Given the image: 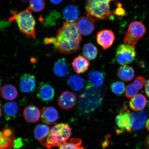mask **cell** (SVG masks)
I'll return each mask as SVG.
<instances>
[{
  "label": "cell",
  "instance_id": "8d00e7d4",
  "mask_svg": "<svg viewBox=\"0 0 149 149\" xmlns=\"http://www.w3.org/2000/svg\"><path fill=\"white\" fill-rule=\"evenodd\" d=\"M145 91L147 96L149 97V79L146 81L145 83Z\"/></svg>",
  "mask_w": 149,
  "mask_h": 149
},
{
  "label": "cell",
  "instance_id": "83f0119b",
  "mask_svg": "<svg viewBox=\"0 0 149 149\" xmlns=\"http://www.w3.org/2000/svg\"><path fill=\"white\" fill-rule=\"evenodd\" d=\"M51 128L46 125L39 124L34 128V134L35 138L37 140L42 141L45 139L49 134Z\"/></svg>",
  "mask_w": 149,
  "mask_h": 149
},
{
  "label": "cell",
  "instance_id": "e575fe53",
  "mask_svg": "<svg viewBox=\"0 0 149 149\" xmlns=\"http://www.w3.org/2000/svg\"><path fill=\"white\" fill-rule=\"evenodd\" d=\"M11 22L8 21H0V31L3 30V29H5L11 24Z\"/></svg>",
  "mask_w": 149,
  "mask_h": 149
},
{
  "label": "cell",
  "instance_id": "ab89813d",
  "mask_svg": "<svg viewBox=\"0 0 149 149\" xmlns=\"http://www.w3.org/2000/svg\"><path fill=\"white\" fill-rule=\"evenodd\" d=\"M145 127L149 132V118L146 121V124H145Z\"/></svg>",
  "mask_w": 149,
  "mask_h": 149
},
{
  "label": "cell",
  "instance_id": "3957f363",
  "mask_svg": "<svg viewBox=\"0 0 149 149\" xmlns=\"http://www.w3.org/2000/svg\"><path fill=\"white\" fill-rule=\"evenodd\" d=\"M9 21H15L20 31L29 39L36 38L35 26L36 22L29 7L25 10L20 12L14 11Z\"/></svg>",
  "mask_w": 149,
  "mask_h": 149
},
{
  "label": "cell",
  "instance_id": "6da1fadb",
  "mask_svg": "<svg viewBox=\"0 0 149 149\" xmlns=\"http://www.w3.org/2000/svg\"><path fill=\"white\" fill-rule=\"evenodd\" d=\"M81 40L76 22L66 21L58 31L53 44L59 53L69 55L79 51Z\"/></svg>",
  "mask_w": 149,
  "mask_h": 149
},
{
  "label": "cell",
  "instance_id": "277c9868",
  "mask_svg": "<svg viewBox=\"0 0 149 149\" xmlns=\"http://www.w3.org/2000/svg\"><path fill=\"white\" fill-rule=\"evenodd\" d=\"M117 0H86V13L94 21L106 20L113 17L110 3Z\"/></svg>",
  "mask_w": 149,
  "mask_h": 149
},
{
  "label": "cell",
  "instance_id": "484cf974",
  "mask_svg": "<svg viewBox=\"0 0 149 149\" xmlns=\"http://www.w3.org/2000/svg\"><path fill=\"white\" fill-rule=\"evenodd\" d=\"M68 83L72 90L78 92L81 90L84 85V81L81 76L72 74L68 78Z\"/></svg>",
  "mask_w": 149,
  "mask_h": 149
},
{
  "label": "cell",
  "instance_id": "f35d334b",
  "mask_svg": "<svg viewBox=\"0 0 149 149\" xmlns=\"http://www.w3.org/2000/svg\"><path fill=\"white\" fill-rule=\"evenodd\" d=\"M52 3L55 4H58L62 2L63 0H50Z\"/></svg>",
  "mask_w": 149,
  "mask_h": 149
},
{
  "label": "cell",
  "instance_id": "9c48e42d",
  "mask_svg": "<svg viewBox=\"0 0 149 149\" xmlns=\"http://www.w3.org/2000/svg\"><path fill=\"white\" fill-rule=\"evenodd\" d=\"M76 23L80 34L84 36L91 34L95 28V21L88 17L81 16L78 19Z\"/></svg>",
  "mask_w": 149,
  "mask_h": 149
},
{
  "label": "cell",
  "instance_id": "8fae6325",
  "mask_svg": "<svg viewBox=\"0 0 149 149\" xmlns=\"http://www.w3.org/2000/svg\"><path fill=\"white\" fill-rule=\"evenodd\" d=\"M55 94L53 87L49 84L42 82L38 87L37 97L41 101L47 103L53 100Z\"/></svg>",
  "mask_w": 149,
  "mask_h": 149
},
{
  "label": "cell",
  "instance_id": "d4e9b609",
  "mask_svg": "<svg viewBox=\"0 0 149 149\" xmlns=\"http://www.w3.org/2000/svg\"><path fill=\"white\" fill-rule=\"evenodd\" d=\"M88 80L91 86L98 87L103 85L105 80V75L101 72L92 71L89 74Z\"/></svg>",
  "mask_w": 149,
  "mask_h": 149
},
{
  "label": "cell",
  "instance_id": "7a4b0ae2",
  "mask_svg": "<svg viewBox=\"0 0 149 149\" xmlns=\"http://www.w3.org/2000/svg\"><path fill=\"white\" fill-rule=\"evenodd\" d=\"M72 130L68 124L61 123L56 125L51 128L47 136L40 141V144L48 149L59 147L68 141Z\"/></svg>",
  "mask_w": 149,
  "mask_h": 149
},
{
  "label": "cell",
  "instance_id": "cb8c5ba5",
  "mask_svg": "<svg viewBox=\"0 0 149 149\" xmlns=\"http://www.w3.org/2000/svg\"><path fill=\"white\" fill-rule=\"evenodd\" d=\"M63 15L67 22H76L79 19V11L75 6L68 5L64 9Z\"/></svg>",
  "mask_w": 149,
  "mask_h": 149
},
{
  "label": "cell",
  "instance_id": "ac0fdd59",
  "mask_svg": "<svg viewBox=\"0 0 149 149\" xmlns=\"http://www.w3.org/2000/svg\"><path fill=\"white\" fill-rule=\"evenodd\" d=\"M72 64L76 73L81 74L84 73L88 70L90 63L85 57L79 55L74 59Z\"/></svg>",
  "mask_w": 149,
  "mask_h": 149
},
{
  "label": "cell",
  "instance_id": "f1b7e54d",
  "mask_svg": "<svg viewBox=\"0 0 149 149\" xmlns=\"http://www.w3.org/2000/svg\"><path fill=\"white\" fill-rule=\"evenodd\" d=\"M58 149H85L82 146V141L79 138L71 139L59 146Z\"/></svg>",
  "mask_w": 149,
  "mask_h": 149
},
{
  "label": "cell",
  "instance_id": "d6a6232c",
  "mask_svg": "<svg viewBox=\"0 0 149 149\" xmlns=\"http://www.w3.org/2000/svg\"><path fill=\"white\" fill-rule=\"evenodd\" d=\"M145 79L143 76H139L134 81L133 85L136 89L138 90H141L143 88L145 85Z\"/></svg>",
  "mask_w": 149,
  "mask_h": 149
},
{
  "label": "cell",
  "instance_id": "e0dca14e",
  "mask_svg": "<svg viewBox=\"0 0 149 149\" xmlns=\"http://www.w3.org/2000/svg\"><path fill=\"white\" fill-rule=\"evenodd\" d=\"M23 116L25 120L29 123H35L40 120V111L36 106L31 105L26 107L23 111Z\"/></svg>",
  "mask_w": 149,
  "mask_h": 149
},
{
  "label": "cell",
  "instance_id": "ffe728a7",
  "mask_svg": "<svg viewBox=\"0 0 149 149\" xmlns=\"http://www.w3.org/2000/svg\"><path fill=\"white\" fill-rule=\"evenodd\" d=\"M19 111V107L17 102H7L3 107V111L5 119L9 120L16 118Z\"/></svg>",
  "mask_w": 149,
  "mask_h": 149
},
{
  "label": "cell",
  "instance_id": "1f68e13d",
  "mask_svg": "<svg viewBox=\"0 0 149 149\" xmlns=\"http://www.w3.org/2000/svg\"><path fill=\"white\" fill-rule=\"evenodd\" d=\"M139 90L136 89L133 84L128 85L125 88V96L126 98H130L134 97L137 95Z\"/></svg>",
  "mask_w": 149,
  "mask_h": 149
},
{
  "label": "cell",
  "instance_id": "4316f807",
  "mask_svg": "<svg viewBox=\"0 0 149 149\" xmlns=\"http://www.w3.org/2000/svg\"><path fill=\"white\" fill-rule=\"evenodd\" d=\"M82 53L86 58L89 60H93L97 57L98 51L95 46L91 43H88L84 45Z\"/></svg>",
  "mask_w": 149,
  "mask_h": 149
},
{
  "label": "cell",
  "instance_id": "4fadbf2b",
  "mask_svg": "<svg viewBox=\"0 0 149 149\" xmlns=\"http://www.w3.org/2000/svg\"><path fill=\"white\" fill-rule=\"evenodd\" d=\"M12 130L6 127L0 131V149H13L15 137Z\"/></svg>",
  "mask_w": 149,
  "mask_h": 149
},
{
  "label": "cell",
  "instance_id": "5b68a950",
  "mask_svg": "<svg viewBox=\"0 0 149 149\" xmlns=\"http://www.w3.org/2000/svg\"><path fill=\"white\" fill-rule=\"evenodd\" d=\"M102 99L103 96L99 89L91 86H88L80 96V109L84 113L91 112L99 107Z\"/></svg>",
  "mask_w": 149,
  "mask_h": 149
},
{
  "label": "cell",
  "instance_id": "44dd1931",
  "mask_svg": "<svg viewBox=\"0 0 149 149\" xmlns=\"http://www.w3.org/2000/svg\"><path fill=\"white\" fill-rule=\"evenodd\" d=\"M53 71L55 75L58 77H64L68 74L69 66L66 59L62 58L56 61L54 66Z\"/></svg>",
  "mask_w": 149,
  "mask_h": 149
},
{
  "label": "cell",
  "instance_id": "52a82bcc",
  "mask_svg": "<svg viewBox=\"0 0 149 149\" xmlns=\"http://www.w3.org/2000/svg\"><path fill=\"white\" fill-rule=\"evenodd\" d=\"M136 55L135 47L122 44L117 48L115 58L119 64L123 66L133 63Z\"/></svg>",
  "mask_w": 149,
  "mask_h": 149
},
{
  "label": "cell",
  "instance_id": "ba28073f",
  "mask_svg": "<svg viewBox=\"0 0 149 149\" xmlns=\"http://www.w3.org/2000/svg\"><path fill=\"white\" fill-rule=\"evenodd\" d=\"M131 113L126 105H124L119 112L115 118V121L117 134H120L125 131L128 132L131 131Z\"/></svg>",
  "mask_w": 149,
  "mask_h": 149
},
{
  "label": "cell",
  "instance_id": "7402d4cb",
  "mask_svg": "<svg viewBox=\"0 0 149 149\" xmlns=\"http://www.w3.org/2000/svg\"><path fill=\"white\" fill-rule=\"evenodd\" d=\"M117 75L122 81H130L133 80L135 77V71L131 66L127 65H123L118 68Z\"/></svg>",
  "mask_w": 149,
  "mask_h": 149
},
{
  "label": "cell",
  "instance_id": "5bb4252c",
  "mask_svg": "<svg viewBox=\"0 0 149 149\" xmlns=\"http://www.w3.org/2000/svg\"><path fill=\"white\" fill-rule=\"evenodd\" d=\"M36 81L34 75L26 73L22 76L20 79L19 87L22 92L29 93L33 92L36 88Z\"/></svg>",
  "mask_w": 149,
  "mask_h": 149
},
{
  "label": "cell",
  "instance_id": "d590c367",
  "mask_svg": "<svg viewBox=\"0 0 149 149\" xmlns=\"http://www.w3.org/2000/svg\"><path fill=\"white\" fill-rule=\"evenodd\" d=\"M55 41V38H46L44 40V44L45 45H48L54 44Z\"/></svg>",
  "mask_w": 149,
  "mask_h": 149
},
{
  "label": "cell",
  "instance_id": "603a6c76",
  "mask_svg": "<svg viewBox=\"0 0 149 149\" xmlns=\"http://www.w3.org/2000/svg\"><path fill=\"white\" fill-rule=\"evenodd\" d=\"M1 94L3 99L12 101L17 97L18 93L14 85L7 84L2 87Z\"/></svg>",
  "mask_w": 149,
  "mask_h": 149
},
{
  "label": "cell",
  "instance_id": "d6986e66",
  "mask_svg": "<svg viewBox=\"0 0 149 149\" xmlns=\"http://www.w3.org/2000/svg\"><path fill=\"white\" fill-rule=\"evenodd\" d=\"M146 98L142 94L136 95L130 100L129 106L130 109L135 111L143 110L146 107Z\"/></svg>",
  "mask_w": 149,
  "mask_h": 149
},
{
  "label": "cell",
  "instance_id": "4dcf8cb0",
  "mask_svg": "<svg viewBox=\"0 0 149 149\" xmlns=\"http://www.w3.org/2000/svg\"><path fill=\"white\" fill-rule=\"evenodd\" d=\"M29 7L33 12H40L45 8V2L44 0H30Z\"/></svg>",
  "mask_w": 149,
  "mask_h": 149
},
{
  "label": "cell",
  "instance_id": "b9f144b4",
  "mask_svg": "<svg viewBox=\"0 0 149 149\" xmlns=\"http://www.w3.org/2000/svg\"><path fill=\"white\" fill-rule=\"evenodd\" d=\"M1 80H0V91H1Z\"/></svg>",
  "mask_w": 149,
  "mask_h": 149
},
{
  "label": "cell",
  "instance_id": "f546056e",
  "mask_svg": "<svg viewBox=\"0 0 149 149\" xmlns=\"http://www.w3.org/2000/svg\"><path fill=\"white\" fill-rule=\"evenodd\" d=\"M111 89L113 94L117 96H120L125 90V84L122 81H115L111 84Z\"/></svg>",
  "mask_w": 149,
  "mask_h": 149
},
{
  "label": "cell",
  "instance_id": "30bf717a",
  "mask_svg": "<svg viewBox=\"0 0 149 149\" xmlns=\"http://www.w3.org/2000/svg\"><path fill=\"white\" fill-rule=\"evenodd\" d=\"M77 102V98L74 93L69 91L61 93L58 98V103L61 109L68 110L73 108Z\"/></svg>",
  "mask_w": 149,
  "mask_h": 149
},
{
  "label": "cell",
  "instance_id": "9a60e30c",
  "mask_svg": "<svg viewBox=\"0 0 149 149\" xmlns=\"http://www.w3.org/2000/svg\"><path fill=\"white\" fill-rule=\"evenodd\" d=\"M41 116L42 122L44 123L51 125L58 120L59 115L55 108L48 106L43 108Z\"/></svg>",
  "mask_w": 149,
  "mask_h": 149
},
{
  "label": "cell",
  "instance_id": "7c38bea8",
  "mask_svg": "<svg viewBox=\"0 0 149 149\" xmlns=\"http://www.w3.org/2000/svg\"><path fill=\"white\" fill-rule=\"evenodd\" d=\"M96 39L98 44L103 49L106 50L112 45L115 40V36L111 31L104 29L97 33Z\"/></svg>",
  "mask_w": 149,
  "mask_h": 149
},
{
  "label": "cell",
  "instance_id": "60d3db41",
  "mask_svg": "<svg viewBox=\"0 0 149 149\" xmlns=\"http://www.w3.org/2000/svg\"><path fill=\"white\" fill-rule=\"evenodd\" d=\"M1 102H0V119H1Z\"/></svg>",
  "mask_w": 149,
  "mask_h": 149
},
{
  "label": "cell",
  "instance_id": "836d02e7",
  "mask_svg": "<svg viewBox=\"0 0 149 149\" xmlns=\"http://www.w3.org/2000/svg\"><path fill=\"white\" fill-rule=\"evenodd\" d=\"M117 8L115 11V13L118 16H123L125 14V10L122 8V5L120 3H118L117 5Z\"/></svg>",
  "mask_w": 149,
  "mask_h": 149
},
{
  "label": "cell",
  "instance_id": "2e32d148",
  "mask_svg": "<svg viewBox=\"0 0 149 149\" xmlns=\"http://www.w3.org/2000/svg\"><path fill=\"white\" fill-rule=\"evenodd\" d=\"M147 118V113L144 111L131 113L130 123L132 129L139 130L143 129Z\"/></svg>",
  "mask_w": 149,
  "mask_h": 149
},
{
  "label": "cell",
  "instance_id": "74e56055",
  "mask_svg": "<svg viewBox=\"0 0 149 149\" xmlns=\"http://www.w3.org/2000/svg\"><path fill=\"white\" fill-rule=\"evenodd\" d=\"M145 145L147 149H149V135L146 138L145 141Z\"/></svg>",
  "mask_w": 149,
  "mask_h": 149
},
{
  "label": "cell",
  "instance_id": "8992f818",
  "mask_svg": "<svg viewBox=\"0 0 149 149\" xmlns=\"http://www.w3.org/2000/svg\"><path fill=\"white\" fill-rule=\"evenodd\" d=\"M146 31V27L141 22H132L128 26L127 33L125 37V44L135 47L139 40L144 36Z\"/></svg>",
  "mask_w": 149,
  "mask_h": 149
}]
</instances>
